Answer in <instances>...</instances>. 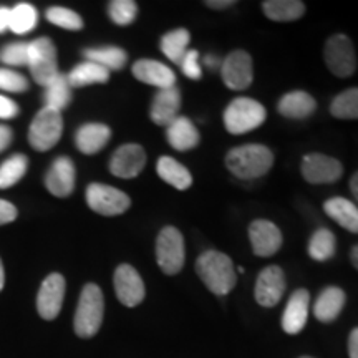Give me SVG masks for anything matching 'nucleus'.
<instances>
[{
	"label": "nucleus",
	"mask_w": 358,
	"mask_h": 358,
	"mask_svg": "<svg viewBox=\"0 0 358 358\" xmlns=\"http://www.w3.org/2000/svg\"><path fill=\"white\" fill-rule=\"evenodd\" d=\"M274 155L264 145H243L226 156V166L239 179H257L271 171Z\"/></svg>",
	"instance_id": "f03ea898"
},
{
	"label": "nucleus",
	"mask_w": 358,
	"mask_h": 358,
	"mask_svg": "<svg viewBox=\"0 0 358 358\" xmlns=\"http://www.w3.org/2000/svg\"><path fill=\"white\" fill-rule=\"evenodd\" d=\"M345 301L347 295L340 287L330 285V287L322 290L319 299L315 301V306H313V313H315L317 320L324 322V324L334 322L342 312Z\"/></svg>",
	"instance_id": "b1692460"
},
{
	"label": "nucleus",
	"mask_w": 358,
	"mask_h": 358,
	"mask_svg": "<svg viewBox=\"0 0 358 358\" xmlns=\"http://www.w3.org/2000/svg\"><path fill=\"white\" fill-rule=\"evenodd\" d=\"M111 129L103 123H87L75 134V143L83 155H96L108 145Z\"/></svg>",
	"instance_id": "4be33fe9"
},
{
	"label": "nucleus",
	"mask_w": 358,
	"mask_h": 358,
	"mask_svg": "<svg viewBox=\"0 0 358 358\" xmlns=\"http://www.w3.org/2000/svg\"><path fill=\"white\" fill-rule=\"evenodd\" d=\"M330 113L338 120H358V88H348L335 96Z\"/></svg>",
	"instance_id": "f704fd0d"
},
{
	"label": "nucleus",
	"mask_w": 358,
	"mask_h": 358,
	"mask_svg": "<svg viewBox=\"0 0 358 358\" xmlns=\"http://www.w3.org/2000/svg\"><path fill=\"white\" fill-rule=\"evenodd\" d=\"M12 140H13L12 129L8 127H3V124H0V153L10 146Z\"/></svg>",
	"instance_id": "37998d69"
},
{
	"label": "nucleus",
	"mask_w": 358,
	"mask_h": 358,
	"mask_svg": "<svg viewBox=\"0 0 358 358\" xmlns=\"http://www.w3.org/2000/svg\"><path fill=\"white\" fill-rule=\"evenodd\" d=\"M45 186L57 198H66L75 189V166L73 161L66 156H60L53 161L45 176Z\"/></svg>",
	"instance_id": "f3484780"
},
{
	"label": "nucleus",
	"mask_w": 358,
	"mask_h": 358,
	"mask_svg": "<svg viewBox=\"0 0 358 358\" xmlns=\"http://www.w3.org/2000/svg\"><path fill=\"white\" fill-rule=\"evenodd\" d=\"M19 115V106L10 98L0 95V120H12Z\"/></svg>",
	"instance_id": "a19ab883"
},
{
	"label": "nucleus",
	"mask_w": 358,
	"mask_h": 358,
	"mask_svg": "<svg viewBox=\"0 0 358 358\" xmlns=\"http://www.w3.org/2000/svg\"><path fill=\"white\" fill-rule=\"evenodd\" d=\"M266 116V108L257 100L248 96L234 98L224 111V127L231 134H244L261 127Z\"/></svg>",
	"instance_id": "20e7f679"
},
{
	"label": "nucleus",
	"mask_w": 358,
	"mask_h": 358,
	"mask_svg": "<svg viewBox=\"0 0 358 358\" xmlns=\"http://www.w3.org/2000/svg\"><path fill=\"white\" fill-rule=\"evenodd\" d=\"M38 12L30 3H19L10 8V30L13 34H29L37 27Z\"/></svg>",
	"instance_id": "72a5a7b5"
},
{
	"label": "nucleus",
	"mask_w": 358,
	"mask_h": 358,
	"mask_svg": "<svg viewBox=\"0 0 358 358\" xmlns=\"http://www.w3.org/2000/svg\"><path fill=\"white\" fill-rule=\"evenodd\" d=\"M325 213L343 229L358 234V206L345 198H332L324 204Z\"/></svg>",
	"instance_id": "a878e982"
},
{
	"label": "nucleus",
	"mask_w": 358,
	"mask_h": 358,
	"mask_svg": "<svg viewBox=\"0 0 358 358\" xmlns=\"http://www.w3.org/2000/svg\"><path fill=\"white\" fill-rule=\"evenodd\" d=\"M30 73L35 82L42 87H47L58 71L57 48L50 38L42 37L29 43V65Z\"/></svg>",
	"instance_id": "0eeeda50"
},
{
	"label": "nucleus",
	"mask_w": 358,
	"mask_h": 358,
	"mask_svg": "<svg viewBox=\"0 0 358 358\" xmlns=\"http://www.w3.org/2000/svg\"><path fill=\"white\" fill-rule=\"evenodd\" d=\"M302 176L310 185H330L338 181L343 174V166L338 159L324 153H310L303 156L301 164Z\"/></svg>",
	"instance_id": "9d476101"
},
{
	"label": "nucleus",
	"mask_w": 358,
	"mask_h": 358,
	"mask_svg": "<svg viewBox=\"0 0 358 358\" xmlns=\"http://www.w3.org/2000/svg\"><path fill=\"white\" fill-rule=\"evenodd\" d=\"M65 279L62 274L53 272L43 280L37 295V310L45 320L57 319L64 306L65 297Z\"/></svg>",
	"instance_id": "ddd939ff"
},
{
	"label": "nucleus",
	"mask_w": 358,
	"mask_h": 358,
	"mask_svg": "<svg viewBox=\"0 0 358 358\" xmlns=\"http://www.w3.org/2000/svg\"><path fill=\"white\" fill-rule=\"evenodd\" d=\"M348 355L350 358H358V327L352 330L350 337H348Z\"/></svg>",
	"instance_id": "c03bdc74"
},
{
	"label": "nucleus",
	"mask_w": 358,
	"mask_h": 358,
	"mask_svg": "<svg viewBox=\"0 0 358 358\" xmlns=\"http://www.w3.org/2000/svg\"><path fill=\"white\" fill-rule=\"evenodd\" d=\"M186 249L182 234L176 227H164L156 239V261L166 275H176L185 266Z\"/></svg>",
	"instance_id": "39448f33"
},
{
	"label": "nucleus",
	"mask_w": 358,
	"mask_h": 358,
	"mask_svg": "<svg viewBox=\"0 0 358 358\" xmlns=\"http://www.w3.org/2000/svg\"><path fill=\"white\" fill-rule=\"evenodd\" d=\"M237 272H239V274H244V267H237Z\"/></svg>",
	"instance_id": "603ef678"
},
{
	"label": "nucleus",
	"mask_w": 358,
	"mask_h": 358,
	"mask_svg": "<svg viewBox=\"0 0 358 358\" xmlns=\"http://www.w3.org/2000/svg\"><path fill=\"white\" fill-rule=\"evenodd\" d=\"M277 110L282 116L290 120H303L308 118L313 111L317 110V101L312 95L302 90H295L287 95H284L279 100Z\"/></svg>",
	"instance_id": "5701e85b"
},
{
	"label": "nucleus",
	"mask_w": 358,
	"mask_h": 358,
	"mask_svg": "<svg viewBox=\"0 0 358 358\" xmlns=\"http://www.w3.org/2000/svg\"><path fill=\"white\" fill-rule=\"evenodd\" d=\"M262 10L274 22H294L306 13V6L301 0H266Z\"/></svg>",
	"instance_id": "cd10ccee"
},
{
	"label": "nucleus",
	"mask_w": 358,
	"mask_h": 358,
	"mask_svg": "<svg viewBox=\"0 0 358 358\" xmlns=\"http://www.w3.org/2000/svg\"><path fill=\"white\" fill-rule=\"evenodd\" d=\"M0 60L10 66L29 65V43H10L0 50Z\"/></svg>",
	"instance_id": "4c0bfd02"
},
{
	"label": "nucleus",
	"mask_w": 358,
	"mask_h": 358,
	"mask_svg": "<svg viewBox=\"0 0 358 358\" xmlns=\"http://www.w3.org/2000/svg\"><path fill=\"white\" fill-rule=\"evenodd\" d=\"M234 0H208L206 6L211 7V8H227L231 6H234Z\"/></svg>",
	"instance_id": "de8ad7c7"
},
{
	"label": "nucleus",
	"mask_w": 358,
	"mask_h": 358,
	"mask_svg": "<svg viewBox=\"0 0 358 358\" xmlns=\"http://www.w3.org/2000/svg\"><path fill=\"white\" fill-rule=\"evenodd\" d=\"M83 57L87 58V62H93V64L100 65L108 71L122 70L128 60L127 52L120 47L87 48V50H83Z\"/></svg>",
	"instance_id": "c756f323"
},
{
	"label": "nucleus",
	"mask_w": 358,
	"mask_h": 358,
	"mask_svg": "<svg viewBox=\"0 0 358 358\" xmlns=\"http://www.w3.org/2000/svg\"><path fill=\"white\" fill-rule=\"evenodd\" d=\"M45 108L60 111L65 110L71 101V87L65 73H58L50 83L45 87L43 92Z\"/></svg>",
	"instance_id": "c85d7f7f"
},
{
	"label": "nucleus",
	"mask_w": 358,
	"mask_h": 358,
	"mask_svg": "<svg viewBox=\"0 0 358 358\" xmlns=\"http://www.w3.org/2000/svg\"><path fill=\"white\" fill-rule=\"evenodd\" d=\"M335 250H337V239H335L334 232L329 229H317L307 245L308 256L317 262H325L332 259Z\"/></svg>",
	"instance_id": "7c9ffc66"
},
{
	"label": "nucleus",
	"mask_w": 358,
	"mask_h": 358,
	"mask_svg": "<svg viewBox=\"0 0 358 358\" xmlns=\"http://www.w3.org/2000/svg\"><path fill=\"white\" fill-rule=\"evenodd\" d=\"M17 219V208L8 201L0 199V226L8 224Z\"/></svg>",
	"instance_id": "79ce46f5"
},
{
	"label": "nucleus",
	"mask_w": 358,
	"mask_h": 358,
	"mask_svg": "<svg viewBox=\"0 0 358 358\" xmlns=\"http://www.w3.org/2000/svg\"><path fill=\"white\" fill-rule=\"evenodd\" d=\"M204 65L208 66L209 70H216V69H221L222 62H221V58L216 57V55H206L204 57Z\"/></svg>",
	"instance_id": "49530a36"
},
{
	"label": "nucleus",
	"mask_w": 358,
	"mask_h": 358,
	"mask_svg": "<svg viewBox=\"0 0 358 358\" xmlns=\"http://www.w3.org/2000/svg\"><path fill=\"white\" fill-rule=\"evenodd\" d=\"M301 358H312V357H301Z\"/></svg>",
	"instance_id": "864d4df0"
},
{
	"label": "nucleus",
	"mask_w": 358,
	"mask_h": 358,
	"mask_svg": "<svg viewBox=\"0 0 358 358\" xmlns=\"http://www.w3.org/2000/svg\"><path fill=\"white\" fill-rule=\"evenodd\" d=\"M66 78L71 88H83L88 85L106 83L110 80V71L93 62H83L66 73Z\"/></svg>",
	"instance_id": "bb28decb"
},
{
	"label": "nucleus",
	"mask_w": 358,
	"mask_h": 358,
	"mask_svg": "<svg viewBox=\"0 0 358 358\" xmlns=\"http://www.w3.org/2000/svg\"><path fill=\"white\" fill-rule=\"evenodd\" d=\"M166 138L169 145L176 151L194 150L201 141L198 128L186 116H178L169 127H166Z\"/></svg>",
	"instance_id": "412c9836"
},
{
	"label": "nucleus",
	"mask_w": 358,
	"mask_h": 358,
	"mask_svg": "<svg viewBox=\"0 0 358 358\" xmlns=\"http://www.w3.org/2000/svg\"><path fill=\"white\" fill-rule=\"evenodd\" d=\"M29 159L25 155H13L0 164V189H7L25 176Z\"/></svg>",
	"instance_id": "473e14b6"
},
{
	"label": "nucleus",
	"mask_w": 358,
	"mask_h": 358,
	"mask_svg": "<svg viewBox=\"0 0 358 358\" xmlns=\"http://www.w3.org/2000/svg\"><path fill=\"white\" fill-rule=\"evenodd\" d=\"M285 292V275L279 266H268L262 268L254 287V297L259 306L274 307L280 302Z\"/></svg>",
	"instance_id": "2eb2a0df"
},
{
	"label": "nucleus",
	"mask_w": 358,
	"mask_h": 358,
	"mask_svg": "<svg viewBox=\"0 0 358 358\" xmlns=\"http://www.w3.org/2000/svg\"><path fill=\"white\" fill-rule=\"evenodd\" d=\"M156 171H158L159 178L169 186L176 187L178 191L189 189L192 185V176L189 169L182 166L179 161H176L171 156H161L156 164Z\"/></svg>",
	"instance_id": "393cba45"
},
{
	"label": "nucleus",
	"mask_w": 358,
	"mask_h": 358,
	"mask_svg": "<svg viewBox=\"0 0 358 358\" xmlns=\"http://www.w3.org/2000/svg\"><path fill=\"white\" fill-rule=\"evenodd\" d=\"M133 77L146 85H153L159 90H166L176 87V75L169 69L168 65L161 64V62L150 60V58H141V60L134 62L133 65Z\"/></svg>",
	"instance_id": "a211bd4d"
},
{
	"label": "nucleus",
	"mask_w": 358,
	"mask_h": 358,
	"mask_svg": "<svg viewBox=\"0 0 358 358\" xmlns=\"http://www.w3.org/2000/svg\"><path fill=\"white\" fill-rule=\"evenodd\" d=\"M0 90L10 93H22L29 90V82L24 75L13 70L0 69Z\"/></svg>",
	"instance_id": "58836bf2"
},
{
	"label": "nucleus",
	"mask_w": 358,
	"mask_h": 358,
	"mask_svg": "<svg viewBox=\"0 0 358 358\" xmlns=\"http://www.w3.org/2000/svg\"><path fill=\"white\" fill-rule=\"evenodd\" d=\"M45 15H47V20L50 24L60 27V29L71 30V32H77V30L83 29L82 17L66 7H50Z\"/></svg>",
	"instance_id": "c9c22d12"
},
{
	"label": "nucleus",
	"mask_w": 358,
	"mask_h": 358,
	"mask_svg": "<svg viewBox=\"0 0 358 358\" xmlns=\"http://www.w3.org/2000/svg\"><path fill=\"white\" fill-rule=\"evenodd\" d=\"M308 303H310V294L306 289H299L290 295L287 307L282 315V329L285 334L295 335L302 332L308 319Z\"/></svg>",
	"instance_id": "aec40b11"
},
{
	"label": "nucleus",
	"mask_w": 358,
	"mask_h": 358,
	"mask_svg": "<svg viewBox=\"0 0 358 358\" xmlns=\"http://www.w3.org/2000/svg\"><path fill=\"white\" fill-rule=\"evenodd\" d=\"M221 77L227 88L245 90L254 80L252 58L248 52L234 50L222 60Z\"/></svg>",
	"instance_id": "9b49d317"
},
{
	"label": "nucleus",
	"mask_w": 358,
	"mask_h": 358,
	"mask_svg": "<svg viewBox=\"0 0 358 358\" xmlns=\"http://www.w3.org/2000/svg\"><path fill=\"white\" fill-rule=\"evenodd\" d=\"M189 42H191V34L186 29H176L171 30L161 38V52L166 55L168 60H171L173 64H178L182 60V57L186 55V52L189 50Z\"/></svg>",
	"instance_id": "2f4dec72"
},
{
	"label": "nucleus",
	"mask_w": 358,
	"mask_h": 358,
	"mask_svg": "<svg viewBox=\"0 0 358 358\" xmlns=\"http://www.w3.org/2000/svg\"><path fill=\"white\" fill-rule=\"evenodd\" d=\"M179 108H181V92L178 87L159 90L151 103L150 116L158 127H169L179 116Z\"/></svg>",
	"instance_id": "6ab92c4d"
},
{
	"label": "nucleus",
	"mask_w": 358,
	"mask_h": 358,
	"mask_svg": "<svg viewBox=\"0 0 358 358\" xmlns=\"http://www.w3.org/2000/svg\"><path fill=\"white\" fill-rule=\"evenodd\" d=\"M196 272L206 287L216 295H227L237 282L232 259L219 250H206L201 254L196 261Z\"/></svg>",
	"instance_id": "f257e3e1"
},
{
	"label": "nucleus",
	"mask_w": 358,
	"mask_h": 358,
	"mask_svg": "<svg viewBox=\"0 0 358 358\" xmlns=\"http://www.w3.org/2000/svg\"><path fill=\"white\" fill-rule=\"evenodd\" d=\"M324 58L329 70L335 77L348 78L355 73L357 55L352 40L343 34H335L327 40Z\"/></svg>",
	"instance_id": "6e6552de"
},
{
	"label": "nucleus",
	"mask_w": 358,
	"mask_h": 358,
	"mask_svg": "<svg viewBox=\"0 0 358 358\" xmlns=\"http://www.w3.org/2000/svg\"><path fill=\"white\" fill-rule=\"evenodd\" d=\"M87 203L92 211L101 216H120L131 206V199L127 192L116 189L113 186L92 182L87 187Z\"/></svg>",
	"instance_id": "1a4fd4ad"
},
{
	"label": "nucleus",
	"mask_w": 358,
	"mask_h": 358,
	"mask_svg": "<svg viewBox=\"0 0 358 358\" xmlns=\"http://www.w3.org/2000/svg\"><path fill=\"white\" fill-rule=\"evenodd\" d=\"M350 261H352V264H353V267H355L357 271H358V244L355 245V248L352 249V252H350Z\"/></svg>",
	"instance_id": "8fccbe9b"
},
{
	"label": "nucleus",
	"mask_w": 358,
	"mask_h": 358,
	"mask_svg": "<svg viewBox=\"0 0 358 358\" xmlns=\"http://www.w3.org/2000/svg\"><path fill=\"white\" fill-rule=\"evenodd\" d=\"M182 73L191 80H199L203 77V69L199 64V52L198 50H187L182 60L179 62Z\"/></svg>",
	"instance_id": "ea45409f"
},
{
	"label": "nucleus",
	"mask_w": 358,
	"mask_h": 358,
	"mask_svg": "<svg viewBox=\"0 0 358 358\" xmlns=\"http://www.w3.org/2000/svg\"><path fill=\"white\" fill-rule=\"evenodd\" d=\"M115 292L118 301L127 307L140 306L145 299V282L138 271L129 264H122L115 271Z\"/></svg>",
	"instance_id": "f8f14e48"
},
{
	"label": "nucleus",
	"mask_w": 358,
	"mask_h": 358,
	"mask_svg": "<svg viewBox=\"0 0 358 358\" xmlns=\"http://www.w3.org/2000/svg\"><path fill=\"white\" fill-rule=\"evenodd\" d=\"M249 239L254 254L259 257H271L282 248V232L274 222L267 219H256L249 226Z\"/></svg>",
	"instance_id": "dca6fc26"
},
{
	"label": "nucleus",
	"mask_w": 358,
	"mask_h": 358,
	"mask_svg": "<svg viewBox=\"0 0 358 358\" xmlns=\"http://www.w3.org/2000/svg\"><path fill=\"white\" fill-rule=\"evenodd\" d=\"M10 30V8L0 7V34Z\"/></svg>",
	"instance_id": "a18cd8bd"
},
{
	"label": "nucleus",
	"mask_w": 358,
	"mask_h": 358,
	"mask_svg": "<svg viewBox=\"0 0 358 358\" xmlns=\"http://www.w3.org/2000/svg\"><path fill=\"white\" fill-rule=\"evenodd\" d=\"M105 313V301L103 292L96 284H87L80 295L77 312H75V334L80 338L95 337L100 330Z\"/></svg>",
	"instance_id": "7ed1b4c3"
},
{
	"label": "nucleus",
	"mask_w": 358,
	"mask_h": 358,
	"mask_svg": "<svg viewBox=\"0 0 358 358\" xmlns=\"http://www.w3.org/2000/svg\"><path fill=\"white\" fill-rule=\"evenodd\" d=\"M64 133V118L62 113L52 108H43L35 115L29 129L30 146L37 151H48L60 141Z\"/></svg>",
	"instance_id": "423d86ee"
},
{
	"label": "nucleus",
	"mask_w": 358,
	"mask_h": 358,
	"mask_svg": "<svg viewBox=\"0 0 358 358\" xmlns=\"http://www.w3.org/2000/svg\"><path fill=\"white\" fill-rule=\"evenodd\" d=\"M3 284H6V274H3V266L2 261H0V290L3 289Z\"/></svg>",
	"instance_id": "3c124183"
},
{
	"label": "nucleus",
	"mask_w": 358,
	"mask_h": 358,
	"mask_svg": "<svg viewBox=\"0 0 358 358\" xmlns=\"http://www.w3.org/2000/svg\"><path fill=\"white\" fill-rule=\"evenodd\" d=\"M108 15L116 25L133 24L138 15V6L133 0H113L108 6Z\"/></svg>",
	"instance_id": "e433bc0d"
},
{
	"label": "nucleus",
	"mask_w": 358,
	"mask_h": 358,
	"mask_svg": "<svg viewBox=\"0 0 358 358\" xmlns=\"http://www.w3.org/2000/svg\"><path fill=\"white\" fill-rule=\"evenodd\" d=\"M350 189H352V194L355 196V199L358 203V171L353 174L352 179H350Z\"/></svg>",
	"instance_id": "09e8293b"
},
{
	"label": "nucleus",
	"mask_w": 358,
	"mask_h": 358,
	"mask_svg": "<svg viewBox=\"0 0 358 358\" xmlns=\"http://www.w3.org/2000/svg\"><path fill=\"white\" fill-rule=\"evenodd\" d=\"M146 166V153L143 146L128 143L120 146L110 159V171L122 179L136 178Z\"/></svg>",
	"instance_id": "4468645a"
}]
</instances>
